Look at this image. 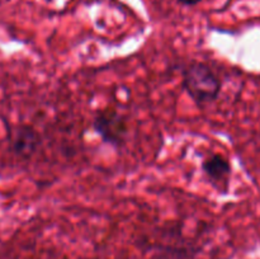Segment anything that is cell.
<instances>
[{
	"instance_id": "1",
	"label": "cell",
	"mask_w": 260,
	"mask_h": 259,
	"mask_svg": "<svg viewBox=\"0 0 260 259\" xmlns=\"http://www.w3.org/2000/svg\"><path fill=\"white\" fill-rule=\"evenodd\" d=\"M183 88L197 104L216 101L221 91V81L206 63L193 62L183 71Z\"/></svg>"
},
{
	"instance_id": "2",
	"label": "cell",
	"mask_w": 260,
	"mask_h": 259,
	"mask_svg": "<svg viewBox=\"0 0 260 259\" xmlns=\"http://www.w3.org/2000/svg\"><path fill=\"white\" fill-rule=\"evenodd\" d=\"M93 128L102 140L112 146H122L127 139V119L117 109L107 108L99 112L93 122Z\"/></svg>"
},
{
	"instance_id": "3",
	"label": "cell",
	"mask_w": 260,
	"mask_h": 259,
	"mask_svg": "<svg viewBox=\"0 0 260 259\" xmlns=\"http://www.w3.org/2000/svg\"><path fill=\"white\" fill-rule=\"evenodd\" d=\"M38 144L40 136L30 126H19L13 130L10 145L17 156L28 159L37 151Z\"/></svg>"
},
{
	"instance_id": "4",
	"label": "cell",
	"mask_w": 260,
	"mask_h": 259,
	"mask_svg": "<svg viewBox=\"0 0 260 259\" xmlns=\"http://www.w3.org/2000/svg\"><path fill=\"white\" fill-rule=\"evenodd\" d=\"M202 169L212 183H228L231 174V165L229 160L221 154H213L202 163Z\"/></svg>"
},
{
	"instance_id": "5",
	"label": "cell",
	"mask_w": 260,
	"mask_h": 259,
	"mask_svg": "<svg viewBox=\"0 0 260 259\" xmlns=\"http://www.w3.org/2000/svg\"><path fill=\"white\" fill-rule=\"evenodd\" d=\"M178 2H180L182 4H185V5H196L198 4L201 0H178Z\"/></svg>"
}]
</instances>
